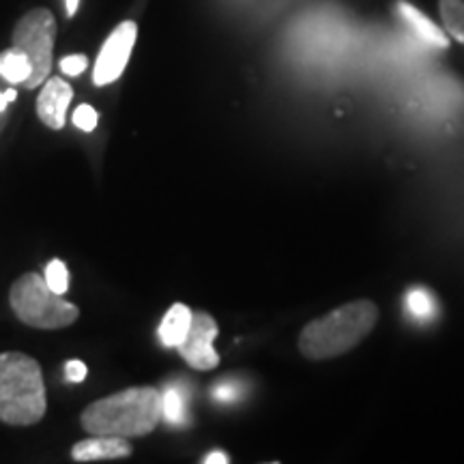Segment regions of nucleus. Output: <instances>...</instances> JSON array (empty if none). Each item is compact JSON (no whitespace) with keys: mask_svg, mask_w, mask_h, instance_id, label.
Here are the masks:
<instances>
[{"mask_svg":"<svg viewBox=\"0 0 464 464\" xmlns=\"http://www.w3.org/2000/svg\"><path fill=\"white\" fill-rule=\"evenodd\" d=\"M164 417L161 393L155 387H130L95 400L84 409L82 428L91 437H147Z\"/></svg>","mask_w":464,"mask_h":464,"instance_id":"1","label":"nucleus"},{"mask_svg":"<svg viewBox=\"0 0 464 464\" xmlns=\"http://www.w3.org/2000/svg\"><path fill=\"white\" fill-rule=\"evenodd\" d=\"M48 396L42 365L26 353H0V421L33 426L44 420Z\"/></svg>","mask_w":464,"mask_h":464,"instance_id":"2","label":"nucleus"},{"mask_svg":"<svg viewBox=\"0 0 464 464\" xmlns=\"http://www.w3.org/2000/svg\"><path fill=\"white\" fill-rule=\"evenodd\" d=\"M376 321L379 307L372 301H351L305 324L299 338V351L316 362L344 355L372 332Z\"/></svg>","mask_w":464,"mask_h":464,"instance_id":"3","label":"nucleus"},{"mask_svg":"<svg viewBox=\"0 0 464 464\" xmlns=\"http://www.w3.org/2000/svg\"><path fill=\"white\" fill-rule=\"evenodd\" d=\"M15 316L34 329H65L78 321V305L69 304L65 295H56L39 274L17 277L9 293Z\"/></svg>","mask_w":464,"mask_h":464,"instance_id":"4","label":"nucleus"},{"mask_svg":"<svg viewBox=\"0 0 464 464\" xmlns=\"http://www.w3.org/2000/svg\"><path fill=\"white\" fill-rule=\"evenodd\" d=\"M56 39V20L50 9H33L17 22L14 31V45L28 56L31 63V75L24 89H37L50 78L52 52H54Z\"/></svg>","mask_w":464,"mask_h":464,"instance_id":"5","label":"nucleus"},{"mask_svg":"<svg viewBox=\"0 0 464 464\" xmlns=\"http://www.w3.org/2000/svg\"><path fill=\"white\" fill-rule=\"evenodd\" d=\"M136 22H123V24L114 28L112 34L106 39V44H103L100 56H97L95 73H92V80H95L97 86L112 84L114 80H119L123 75L127 63H130L133 45H136Z\"/></svg>","mask_w":464,"mask_h":464,"instance_id":"6","label":"nucleus"},{"mask_svg":"<svg viewBox=\"0 0 464 464\" xmlns=\"http://www.w3.org/2000/svg\"><path fill=\"white\" fill-rule=\"evenodd\" d=\"M218 338V324L207 312H194L189 334L177 346L179 355L194 370H213L219 363V355L213 348V340Z\"/></svg>","mask_w":464,"mask_h":464,"instance_id":"7","label":"nucleus"},{"mask_svg":"<svg viewBox=\"0 0 464 464\" xmlns=\"http://www.w3.org/2000/svg\"><path fill=\"white\" fill-rule=\"evenodd\" d=\"M73 100V89L63 78H48L37 100V114L50 130H63L67 119V108Z\"/></svg>","mask_w":464,"mask_h":464,"instance_id":"8","label":"nucleus"},{"mask_svg":"<svg viewBox=\"0 0 464 464\" xmlns=\"http://www.w3.org/2000/svg\"><path fill=\"white\" fill-rule=\"evenodd\" d=\"M131 443L123 437H92L75 443L72 448V458L75 462H100L119 460L131 456Z\"/></svg>","mask_w":464,"mask_h":464,"instance_id":"9","label":"nucleus"},{"mask_svg":"<svg viewBox=\"0 0 464 464\" xmlns=\"http://www.w3.org/2000/svg\"><path fill=\"white\" fill-rule=\"evenodd\" d=\"M398 14L404 20V24L413 31V34L420 42L426 45H432V48H448L450 39L440 28L434 24L430 17H426L420 9L413 7L409 3H398Z\"/></svg>","mask_w":464,"mask_h":464,"instance_id":"10","label":"nucleus"},{"mask_svg":"<svg viewBox=\"0 0 464 464\" xmlns=\"http://www.w3.org/2000/svg\"><path fill=\"white\" fill-rule=\"evenodd\" d=\"M191 321H194V312L189 310L185 304H174L170 310L166 312V316L161 318L160 324V340L164 346L177 348L185 340V335L189 334Z\"/></svg>","mask_w":464,"mask_h":464,"instance_id":"11","label":"nucleus"},{"mask_svg":"<svg viewBox=\"0 0 464 464\" xmlns=\"http://www.w3.org/2000/svg\"><path fill=\"white\" fill-rule=\"evenodd\" d=\"M0 75H3L7 82L14 84H24L31 75V63L28 56L20 48H9L0 52Z\"/></svg>","mask_w":464,"mask_h":464,"instance_id":"12","label":"nucleus"},{"mask_svg":"<svg viewBox=\"0 0 464 464\" xmlns=\"http://www.w3.org/2000/svg\"><path fill=\"white\" fill-rule=\"evenodd\" d=\"M406 310H409V314L413 316L415 321L426 323L434 318L437 305H434V297L426 288H413L406 295Z\"/></svg>","mask_w":464,"mask_h":464,"instance_id":"13","label":"nucleus"},{"mask_svg":"<svg viewBox=\"0 0 464 464\" xmlns=\"http://www.w3.org/2000/svg\"><path fill=\"white\" fill-rule=\"evenodd\" d=\"M440 17L451 37L464 44V0H440Z\"/></svg>","mask_w":464,"mask_h":464,"instance_id":"14","label":"nucleus"},{"mask_svg":"<svg viewBox=\"0 0 464 464\" xmlns=\"http://www.w3.org/2000/svg\"><path fill=\"white\" fill-rule=\"evenodd\" d=\"M45 282H48V286L54 290L56 295H67L69 290L67 265L58 258L50 260L48 266H45Z\"/></svg>","mask_w":464,"mask_h":464,"instance_id":"15","label":"nucleus"},{"mask_svg":"<svg viewBox=\"0 0 464 464\" xmlns=\"http://www.w3.org/2000/svg\"><path fill=\"white\" fill-rule=\"evenodd\" d=\"M161 402H164V417L168 423H183L185 421V398L181 392L170 387V390L161 396Z\"/></svg>","mask_w":464,"mask_h":464,"instance_id":"16","label":"nucleus"},{"mask_svg":"<svg viewBox=\"0 0 464 464\" xmlns=\"http://www.w3.org/2000/svg\"><path fill=\"white\" fill-rule=\"evenodd\" d=\"M73 125L82 131H92L97 127V112L95 108L89 106V103H82L73 112Z\"/></svg>","mask_w":464,"mask_h":464,"instance_id":"17","label":"nucleus"},{"mask_svg":"<svg viewBox=\"0 0 464 464\" xmlns=\"http://www.w3.org/2000/svg\"><path fill=\"white\" fill-rule=\"evenodd\" d=\"M86 65H89V61H86V56H82V54L65 56L61 61L63 73H67V75H80L86 69Z\"/></svg>","mask_w":464,"mask_h":464,"instance_id":"18","label":"nucleus"},{"mask_svg":"<svg viewBox=\"0 0 464 464\" xmlns=\"http://www.w3.org/2000/svg\"><path fill=\"white\" fill-rule=\"evenodd\" d=\"M86 374H89V368H86V363L80 362V359H72V362L65 363V376L69 382H82L86 379Z\"/></svg>","mask_w":464,"mask_h":464,"instance_id":"19","label":"nucleus"},{"mask_svg":"<svg viewBox=\"0 0 464 464\" xmlns=\"http://www.w3.org/2000/svg\"><path fill=\"white\" fill-rule=\"evenodd\" d=\"M216 398L222 400V402H235L239 398V390L232 385H219L216 390Z\"/></svg>","mask_w":464,"mask_h":464,"instance_id":"20","label":"nucleus"},{"mask_svg":"<svg viewBox=\"0 0 464 464\" xmlns=\"http://www.w3.org/2000/svg\"><path fill=\"white\" fill-rule=\"evenodd\" d=\"M205 464H228L230 458L224 454V451H213V454L205 456V460H202Z\"/></svg>","mask_w":464,"mask_h":464,"instance_id":"21","label":"nucleus"},{"mask_svg":"<svg viewBox=\"0 0 464 464\" xmlns=\"http://www.w3.org/2000/svg\"><path fill=\"white\" fill-rule=\"evenodd\" d=\"M80 7V0H65V14L67 17H73L75 11Z\"/></svg>","mask_w":464,"mask_h":464,"instance_id":"22","label":"nucleus"},{"mask_svg":"<svg viewBox=\"0 0 464 464\" xmlns=\"http://www.w3.org/2000/svg\"><path fill=\"white\" fill-rule=\"evenodd\" d=\"M5 97H7V102H9V103H11V102H15V97H17L15 89H9V91H5Z\"/></svg>","mask_w":464,"mask_h":464,"instance_id":"23","label":"nucleus"},{"mask_svg":"<svg viewBox=\"0 0 464 464\" xmlns=\"http://www.w3.org/2000/svg\"><path fill=\"white\" fill-rule=\"evenodd\" d=\"M7 97H5V92H0V112H5V108H7Z\"/></svg>","mask_w":464,"mask_h":464,"instance_id":"24","label":"nucleus"}]
</instances>
